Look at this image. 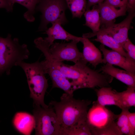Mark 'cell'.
<instances>
[{
	"label": "cell",
	"instance_id": "28",
	"mask_svg": "<svg viewBox=\"0 0 135 135\" xmlns=\"http://www.w3.org/2000/svg\"><path fill=\"white\" fill-rule=\"evenodd\" d=\"M14 4L10 0H0V8H5L8 11L12 10Z\"/></svg>",
	"mask_w": 135,
	"mask_h": 135
},
{
	"label": "cell",
	"instance_id": "24",
	"mask_svg": "<svg viewBox=\"0 0 135 135\" xmlns=\"http://www.w3.org/2000/svg\"><path fill=\"white\" fill-rule=\"evenodd\" d=\"M14 4L17 3L22 5L27 9L24 14V18L29 22H33L35 20L34 15L37 4L40 0H10Z\"/></svg>",
	"mask_w": 135,
	"mask_h": 135
},
{
	"label": "cell",
	"instance_id": "17",
	"mask_svg": "<svg viewBox=\"0 0 135 135\" xmlns=\"http://www.w3.org/2000/svg\"><path fill=\"white\" fill-rule=\"evenodd\" d=\"M84 14L86 22L84 25L90 28L92 32L84 34L82 37L89 38L92 37L100 30V20L99 10L98 5H94L91 10H86Z\"/></svg>",
	"mask_w": 135,
	"mask_h": 135
},
{
	"label": "cell",
	"instance_id": "5",
	"mask_svg": "<svg viewBox=\"0 0 135 135\" xmlns=\"http://www.w3.org/2000/svg\"><path fill=\"white\" fill-rule=\"evenodd\" d=\"M79 42L72 40L67 43L55 42L50 46L44 39H42L37 42L36 46L54 62L66 60L75 64L84 59L82 53L80 52L77 46Z\"/></svg>",
	"mask_w": 135,
	"mask_h": 135
},
{
	"label": "cell",
	"instance_id": "31",
	"mask_svg": "<svg viewBox=\"0 0 135 135\" xmlns=\"http://www.w3.org/2000/svg\"><path fill=\"white\" fill-rule=\"evenodd\" d=\"M128 4L127 6V11L135 12V0H127Z\"/></svg>",
	"mask_w": 135,
	"mask_h": 135
},
{
	"label": "cell",
	"instance_id": "10",
	"mask_svg": "<svg viewBox=\"0 0 135 135\" xmlns=\"http://www.w3.org/2000/svg\"><path fill=\"white\" fill-rule=\"evenodd\" d=\"M99 47L103 55V63L117 66L129 72L135 74V62L126 58L116 51L107 49L102 44H101Z\"/></svg>",
	"mask_w": 135,
	"mask_h": 135
},
{
	"label": "cell",
	"instance_id": "26",
	"mask_svg": "<svg viewBox=\"0 0 135 135\" xmlns=\"http://www.w3.org/2000/svg\"><path fill=\"white\" fill-rule=\"evenodd\" d=\"M124 49L125 50L129 58L135 62V46L128 38L124 44Z\"/></svg>",
	"mask_w": 135,
	"mask_h": 135
},
{
	"label": "cell",
	"instance_id": "25",
	"mask_svg": "<svg viewBox=\"0 0 135 135\" xmlns=\"http://www.w3.org/2000/svg\"><path fill=\"white\" fill-rule=\"evenodd\" d=\"M116 124L114 122L110 126L96 132L94 135H122Z\"/></svg>",
	"mask_w": 135,
	"mask_h": 135
},
{
	"label": "cell",
	"instance_id": "21",
	"mask_svg": "<svg viewBox=\"0 0 135 135\" xmlns=\"http://www.w3.org/2000/svg\"><path fill=\"white\" fill-rule=\"evenodd\" d=\"M135 87H128L127 89L121 92H117L120 108L128 109L135 106Z\"/></svg>",
	"mask_w": 135,
	"mask_h": 135
},
{
	"label": "cell",
	"instance_id": "6",
	"mask_svg": "<svg viewBox=\"0 0 135 135\" xmlns=\"http://www.w3.org/2000/svg\"><path fill=\"white\" fill-rule=\"evenodd\" d=\"M34 105L35 134L59 135L61 126L53 108L49 104L46 108Z\"/></svg>",
	"mask_w": 135,
	"mask_h": 135
},
{
	"label": "cell",
	"instance_id": "1",
	"mask_svg": "<svg viewBox=\"0 0 135 135\" xmlns=\"http://www.w3.org/2000/svg\"><path fill=\"white\" fill-rule=\"evenodd\" d=\"M51 62L63 74L70 82L74 91L84 88H94L108 87L114 78L98 70H94L87 66L84 60L78 61L73 65L66 64L62 62H55L50 58Z\"/></svg>",
	"mask_w": 135,
	"mask_h": 135
},
{
	"label": "cell",
	"instance_id": "13",
	"mask_svg": "<svg viewBox=\"0 0 135 135\" xmlns=\"http://www.w3.org/2000/svg\"><path fill=\"white\" fill-rule=\"evenodd\" d=\"M100 20V26L115 22L117 18L126 15V7L116 8L104 2L98 4Z\"/></svg>",
	"mask_w": 135,
	"mask_h": 135
},
{
	"label": "cell",
	"instance_id": "19",
	"mask_svg": "<svg viewBox=\"0 0 135 135\" xmlns=\"http://www.w3.org/2000/svg\"><path fill=\"white\" fill-rule=\"evenodd\" d=\"M95 36H96V38L94 39V40L100 42L101 44L108 46L130 59L122 47L110 35L105 31L100 28L99 31L94 34L92 37Z\"/></svg>",
	"mask_w": 135,
	"mask_h": 135
},
{
	"label": "cell",
	"instance_id": "29",
	"mask_svg": "<svg viewBox=\"0 0 135 135\" xmlns=\"http://www.w3.org/2000/svg\"><path fill=\"white\" fill-rule=\"evenodd\" d=\"M128 117L129 125L132 131L135 133V112H130L128 110Z\"/></svg>",
	"mask_w": 135,
	"mask_h": 135
},
{
	"label": "cell",
	"instance_id": "2",
	"mask_svg": "<svg viewBox=\"0 0 135 135\" xmlns=\"http://www.w3.org/2000/svg\"><path fill=\"white\" fill-rule=\"evenodd\" d=\"M91 101L77 100L64 93L59 102L52 100L49 105L54 109L61 128L70 126L86 121L89 106Z\"/></svg>",
	"mask_w": 135,
	"mask_h": 135
},
{
	"label": "cell",
	"instance_id": "27",
	"mask_svg": "<svg viewBox=\"0 0 135 135\" xmlns=\"http://www.w3.org/2000/svg\"><path fill=\"white\" fill-rule=\"evenodd\" d=\"M104 2L116 8L127 7L128 4L127 0H104Z\"/></svg>",
	"mask_w": 135,
	"mask_h": 135
},
{
	"label": "cell",
	"instance_id": "15",
	"mask_svg": "<svg viewBox=\"0 0 135 135\" xmlns=\"http://www.w3.org/2000/svg\"><path fill=\"white\" fill-rule=\"evenodd\" d=\"M80 42L83 45V58L87 63H89L95 68L99 64H103L100 52L88 38L82 37Z\"/></svg>",
	"mask_w": 135,
	"mask_h": 135
},
{
	"label": "cell",
	"instance_id": "14",
	"mask_svg": "<svg viewBox=\"0 0 135 135\" xmlns=\"http://www.w3.org/2000/svg\"><path fill=\"white\" fill-rule=\"evenodd\" d=\"M108 74L126 85L128 87H135V74L120 69L108 63L98 70Z\"/></svg>",
	"mask_w": 135,
	"mask_h": 135
},
{
	"label": "cell",
	"instance_id": "7",
	"mask_svg": "<svg viewBox=\"0 0 135 135\" xmlns=\"http://www.w3.org/2000/svg\"><path fill=\"white\" fill-rule=\"evenodd\" d=\"M36 9L42 14L39 31H46L47 25L60 21L62 24L67 22L65 11L68 7L65 0H40Z\"/></svg>",
	"mask_w": 135,
	"mask_h": 135
},
{
	"label": "cell",
	"instance_id": "4",
	"mask_svg": "<svg viewBox=\"0 0 135 135\" xmlns=\"http://www.w3.org/2000/svg\"><path fill=\"white\" fill-rule=\"evenodd\" d=\"M30 54L27 45L20 44L17 38L12 39L10 34L5 38L0 37V75H9L12 68L28 59Z\"/></svg>",
	"mask_w": 135,
	"mask_h": 135
},
{
	"label": "cell",
	"instance_id": "16",
	"mask_svg": "<svg viewBox=\"0 0 135 135\" xmlns=\"http://www.w3.org/2000/svg\"><path fill=\"white\" fill-rule=\"evenodd\" d=\"M13 124L17 130L21 133L30 135L34 128L35 120L33 116L25 112H18L15 114Z\"/></svg>",
	"mask_w": 135,
	"mask_h": 135
},
{
	"label": "cell",
	"instance_id": "9",
	"mask_svg": "<svg viewBox=\"0 0 135 135\" xmlns=\"http://www.w3.org/2000/svg\"><path fill=\"white\" fill-rule=\"evenodd\" d=\"M128 12L126 18L120 23L115 24V22H111L101 25L100 28L110 35L122 47L128 38V31L135 16V12Z\"/></svg>",
	"mask_w": 135,
	"mask_h": 135
},
{
	"label": "cell",
	"instance_id": "22",
	"mask_svg": "<svg viewBox=\"0 0 135 135\" xmlns=\"http://www.w3.org/2000/svg\"><path fill=\"white\" fill-rule=\"evenodd\" d=\"M73 18H80L86 10V0H65Z\"/></svg>",
	"mask_w": 135,
	"mask_h": 135
},
{
	"label": "cell",
	"instance_id": "3",
	"mask_svg": "<svg viewBox=\"0 0 135 135\" xmlns=\"http://www.w3.org/2000/svg\"><path fill=\"white\" fill-rule=\"evenodd\" d=\"M23 69L26 76L30 96L34 104L46 108L48 105L44 101V96L48 85L45 74H46L44 60L29 63L22 61L18 66Z\"/></svg>",
	"mask_w": 135,
	"mask_h": 135
},
{
	"label": "cell",
	"instance_id": "8",
	"mask_svg": "<svg viewBox=\"0 0 135 135\" xmlns=\"http://www.w3.org/2000/svg\"><path fill=\"white\" fill-rule=\"evenodd\" d=\"M118 114H116L105 106L94 102L88 111L86 122L92 135L96 132L105 128L115 122Z\"/></svg>",
	"mask_w": 135,
	"mask_h": 135
},
{
	"label": "cell",
	"instance_id": "23",
	"mask_svg": "<svg viewBox=\"0 0 135 135\" xmlns=\"http://www.w3.org/2000/svg\"><path fill=\"white\" fill-rule=\"evenodd\" d=\"M122 110V112L118 114L117 120L116 122L117 126L122 135H134L135 133L132 131L128 123V112L129 109Z\"/></svg>",
	"mask_w": 135,
	"mask_h": 135
},
{
	"label": "cell",
	"instance_id": "20",
	"mask_svg": "<svg viewBox=\"0 0 135 135\" xmlns=\"http://www.w3.org/2000/svg\"><path fill=\"white\" fill-rule=\"evenodd\" d=\"M59 135H92L86 121L71 126L60 128Z\"/></svg>",
	"mask_w": 135,
	"mask_h": 135
},
{
	"label": "cell",
	"instance_id": "12",
	"mask_svg": "<svg viewBox=\"0 0 135 135\" xmlns=\"http://www.w3.org/2000/svg\"><path fill=\"white\" fill-rule=\"evenodd\" d=\"M52 24V26L45 31L48 36L44 38L50 46L56 40L67 41L76 40L80 42L82 37L76 36L67 32L61 26L62 24L60 22L57 21Z\"/></svg>",
	"mask_w": 135,
	"mask_h": 135
},
{
	"label": "cell",
	"instance_id": "30",
	"mask_svg": "<svg viewBox=\"0 0 135 135\" xmlns=\"http://www.w3.org/2000/svg\"><path fill=\"white\" fill-rule=\"evenodd\" d=\"M104 0H88L87 3L86 10L90 9L92 6L102 3Z\"/></svg>",
	"mask_w": 135,
	"mask_h": 135
},
{
	"label": "cell",
	"instance_id": "18",
	"mask_svg": "<svg viewBox=\"0 0 135 135\" xmlns=\"http://www.w3.org/2000/svg\"><path fill=\"white\" fill-rule=\"evenodd\" d=\"M97 99L96 102L99 104L105 106L113 105L120 108L119 100L117 92L111 87H103L96 89Z\"/></svg>",
	"mask_w": 135,
	"mask_h": 135
},
{
	"label": "cell",
	"instance_id": "11",
	"mask_svg": "<svg viewBox=\"0 0 135 135\" xmlns=\"http://www.w3.org/2000/svg\"><path fill=\"white\" fill-rule=\"evenodd\" d=\"M46 74L50 76L52 83V88H58L65 93L73 94L74 90L70 83L62 72L51 62L44 60Z\"/></svg>",
	"mask_w": 135,
	"mask_h": 135
}]
</instances>
